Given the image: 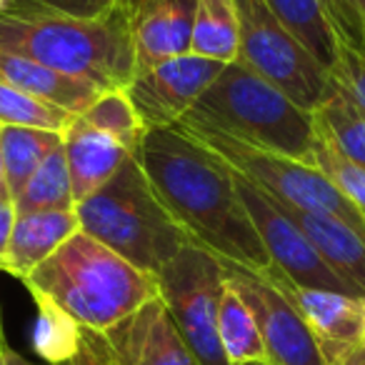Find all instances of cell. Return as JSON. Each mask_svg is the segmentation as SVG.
Segmentation results:
<instances>
[{
	"label": "cell",
	"mask_w": 365,
	"mask_h": 365,
	"mask_svg": "<svg viewBox=\"0 0 365 365\" xmlns=\"http://www.w3.org/2000/svg\"><path fill=\"white\" fill-rule=\"evenodd\" d=\"M235 185H238V195L243 200L245 213H248L270 263L280 275H285L298 288L348 293V288L323 263V258L313 248V243L283 213V208H280L273 195L255 188L253 182L240 178L238 173H235Z\"/></svg>",
	"instance_id": "9c48e42d"
},
{
	"label": "cell",
	"mask_w": 365,
	"mask_h": 365,
	"mask_svg": "<svg viewBox=\"0 0 365 365\" xmlns=\"http://www.w3.org/2000/svg\"><path fill=\"white\" fill-rule=\"evenodd\" d=\"M240 23L235 0H198L190 31V53L215 63L238 61Z\"/></svg>",
	"instance_id": "ffe728a7"
},
{
	"label": "cell",
	"mask_w": 365,
	"mask_h": 365,
	"mask_svg": "<svg viewBox=\"0 0 365 365\" xmlns=\"http://www.w3.org/2000/svg\"><path fill=\"white\" fill-rule=\"evenodd\" d=\"M78 230H81V223H78L76 208L18 213L0 270H6L18 280H26Z\"/></svg>",
	"instance_id": "e0dca14e"
},
{
	"label": "cell",
	"mask_w": 365,
	"mask_h": 365,
	"mask_svg": "<svg viewBox=\"0 0 365 365\" xmlns=\"http://www.w3.org/2000/svg\"><path fill=\"white\" fill-rule=\"evenodd\" d=\"M63 153H66L76 205L108 185L123 163L133 155L115 138L96 130L81 115L73 118L71 125L63 130Z\"/></svg>",
	"instance_id": "9a60e30c"
},
{
	"label": "cell",
	"mask_w": 365,
	"mask_h": 365,
	"mask_svg": "<svg viewBox=\"0 0 365 365\" xmlns=\"http://www.w3.org/2000/svg\"><path fill=\"white\" fill-rule=\"evenodd\" d=\"M275 18L308 48L330 73L338 66L340 38L335 31L333 0H263Z\"/></svg>",
	"instance_id": "d6986e66"
},
{
	"label": "cell",
	"mask_w": 365,
	"mask_h": 365,
	"mask_svg": "<svg viewBox=\"0 0 365 365\" xmlns=\"http://www.w3.org/2000/svg\"><path fill=\"white\" fill-rule=\"evenodd\" d=\"M31 295H43L66 310L81 328L106 333L158 298V278L135 268L78 230L26 280Z\"/></svg>",
	"instance_id": "3957f363"
},
{
	"label": "cell",
	"mask_w": 365,
	"mask_h": 365,
	"mask_svg": "<svg viewBox=\"0 0 365 365\" xmlns=\"http://www.w3.org/2000/svg\"><path fill=\"white\" fill-rule=\"evenodd\" d=\"M333 11L340 43L365 53V0H333Z\"/></svg>",
	"instance_id": "f1b7e54d"
},
{
	"label": "cell",
	"mask_w": 365,
	"mask_h": 365,
	"mask_svg": "<svg viewBox=\"0 0 365 365\" xmlns=\"http://www.w3.org/2000/svg\"><path fill=\"white\" fill-rule=\"evenodd\" d=\"M225 63H215L208 58L175 56L135 71L125 88L143 128H170L188 115L198 98L208 91L210 83L218 78Z\"/></svg>",
	"instance_id": "8fae6325"
},
{
	"label": "cell",
	"mask_w": 365,
	"mask_h": 365,
	"mask_svg": "<svg viewBox=\"0 0 365 365\" xmlns=\"http://www.w3.org/2000/svg\"><path fill=\"white\" fill-rule=\"evenodd\" d=\"M58 365H118V363L113 358L103 333H93V330L83 328V340L78 353L73 358H68L66 363H58Z\"/></svg>",
	"instance_id": "1f68e13d"
},
{
	"label": "cell",
	"mask_w": 365,
	"mask_h": 365,
	"mask_svg": "<svg viewBox=\"0 0 365 365\" xmlns=\"http://www.w3.org/2000/svg\"><path fill=\"white\" fill-rule=\"evenodd\" d=\"M63 143L61 133L38 130V128H0V158H3V175L11 198L21 193L26 180L33 175L43 158Z\"/></svg>",
	"instance_id": "603a6c76"
},
{
	"label": "cell",
	"mask_w": 365,
	"mask_h": 365,
	"mask_svg": "<svg viewBox=\"0 0 365 365\" xmlns=\"http://www.w3.org/2000/svg\"><path fill=\"white\" fill-rule=\"evenodd\" d=\"M3 340H6V338H3V335H0V343H3Z\"/></svg>",
	"instance_id": "60d3db41"
},
{
	"label": "cell",
	"mask_w": 365,
	"mask_h": 365,
	"mask_svg": "<svg viewBox=\"0 0 365 365\" xmlns=\"http://www.w3.org/2000/svg\"><path fill=\"white\" fill-rule=\"evenodd\" d=\"M333 76L365 110V53H358L340 43L338 66H335Z\"/></svg>",
	"instance_id": "f546056e"
},
{
	"label": "cell",
	"mask_w": 365,
	"mask_h": 365,
	"mask_svg": "<svg viewBox=\"0 0 365 365\" xmlns=\"http://www.w3.org/2000/svg\"><path fill=\"white\" fill-rule=\"evenodd\" d=\"M198 0H148L130 18L135 71L190 53V31Z\"/></svg>",
	"instance_id": "2e32d148"
},
{
	"label": "cell",
	"mask_w": 365,
	"mask_h": 365,
	"mask_svg": "<svg viewBox=\"0 0 365 365\" xmlns=\"http://www.w3.org/2000/svg\"><path fill=\"white\" fill-rule=\"evenodd\" d=\"M145 3H148V0H125V8H128V13H130V18L135 16V13L140 11Z\"/></svg>",
	"instance_id": "e575fe53"
},
{
	"label": "cell",
	"mask_w": 365,
	"mask_h": 365,
	"mask_svg": "<svg viewBox=\"0 0 365 365\" xmlns=\"http://www.w3.org/2000/svg\"><path fill=\"white\" fill-rule=\"evenodd\" d=\"M0 335H3V330H0Z\"/></svg>",
	"instance_id": "b9f144b4"
},
{
	"label": "cell",
	"mask_w": 365,
	"mask_h": 365,
	"mask_svg": "<svg viewBox=\"0 0 365 365\" xmlns=\"http://www.w3.org/2000/svg\"><path fill=\"white\" fill-rule=\"evenodd\" d=\"M175 125L193 135L198 143H203L208 150H213L233 173L253 182L255 188L278 198L280 203L305 210V213L335 215V218L365 230V215L355 205H350L330 185L328 178L320 175L308 163L250 148L235 138L213 130V128L200 125V123L180 120Z\"/></svg>",
	"instance_id": "8992f818"
},
{
	"label": "cell",
	"mask_w": 365,
	"mask_h": 365,
	"mask_svg": "<svg viewBox=\"0 0 365 365\" xmlns=\"http://www.w3.org/2000/svg\"><path fill=\"white\" fill-rule=\"evenodd\" d=\"M0 365H36V363L23 358L21 353H16V350L3 340V343H0Z\"/></svg>",
	"instance_id": "836d02e7"
},
{
	"label": "cell",
	"mask_w": 365,
	"mask_h": 365,
	"mask_svg": "<svg viewBox=\"0 0 365 365\" xmlns=\"http://www.w3.org/2000/svg\"><path fill=\"white\" fill-rule=\"evenodd\" d=\"M358 358H360V365H365V345L358 350Z\"/></svg>",
	"instance_id": "f35d334b"
},
{
	"label": "cell",
	"mask_w": 365,
	"mask_h": 365,
	"mask_svg": "<svg viewBox=\"0 0 365 365\" xmlns=\"http://www.w3.org/2000/svg\"><path fill=\"white\" fill-rule=\"evenodd\" d=\"M235 8L240 23L238 61L300 108L318 110L333 88V73L310 56L263 0H235Z\"/></svg>",
	"instance_id": "52a82bcc"
},
{
	"label": "cell",
	"mask_w": 365,
	"mask_h": 365,
	"mask_svg": "<svg viewBox=\"0 0 365 365\" xmlns=\"http://www.w3.org/2000/svg\"><path fill=\"white\" fill-rule=\"evenodd\" d=\"M263 275H268L303 315L325 365L348 358L365 345V298L335 290L298 288L275 268Z\"/></svg>",
	"instance_id": "7c38bea8"
},
{
	"label": "cell",
	"mask_w": 365,
	"mask_h": 365,
	"mask_svg": "<svg viewBox=\"0 0 365 365\" xmlns=\"http://www.w3.org/2000/svg\"><path fill=\"white\" fill-rule=\"evenodd\" d=\"M81 230L135 268L158 275L190 238L170 218L135 155L96 195L76 205Z\"/></svg>",
	"instance_id": "5b68a950"
},
{
	"label": "cell",
	"mask_w": 365,
	"mask_h": 365,
	"mask_svg": "<svg viewBox=\"0 0 365 365\" xmlns=\"http://www.w3.org/2000/svg\"><path fill=\"white\" fill-rule=\"evenodd\" d=\"M330 365H360L358 350H355V353H350L348 358H340V360H335V363H330Z\"/></svg>",
	"instance_id": "d590c367"
},
{
	"label": "cell",
	"mask_w": 365,
	"mask_h": 365,
	"mask_svg": "<svg viewBox=\"0 0 365 365\" xmlns=\"http://www.w3.org/2000/svg\"><path fill=\"white\" fill-rule=\"evenodd\" d=\"M278 205L303 230V235L313 243L323 263L335 273V278L348 288V293L365 298V230L335 215L305 213L280 200Z\"/></svg>",
	"instance_id": "5bb4252c"
},
{
	"label": "cell",
	"mask_w": 365,
	"mask_h": 365,
	"mask_svg": "<svg viewBox=\"0 0 365 365\" xmlns=\"http://www.w3.org/2000/svg\"><path fill=\"white\" fill-rule=\"evenodd\" d=\"M0 51L31 58L101 91H125L135 76L133 23L125 6L76 18L16 0L0 16Z\"/></svg>",
	"instance_id": "7a4b0ae2"
},
{
	"label": "cell",
	"mask_w": 365,
	"mask_h": 365,
	"mask_svg": "<svg viewBox=\"0 0 365 365\" xmlns=\"http://www.w3.org/2000/svg\"><path fill=\"white\" fill-rule=\"evenodd\" d=\"M182 120L200 123L258 150L308 163L315 145V118L285 93L233 61Z\"/></svg>",
	"instance_id": "277c9868"
},
{
	"label": "cell",
	"mask_w": 365,
	"mask_h": 365,
	"mask_svg": "<svg viewBox=\"0 0 365 365\" xmlns=\"http://www.w3.org/2000/svg\"><path fill=\"white\" fill-rule=\"evenodd\" d=\"M170 218L223 263L253 273L273 268L235 185V173L178 125L145 130L135 153Z\"/></svg>",
	"instance_id": "6da1fadb"
},
{
	"label": "cell",
	"mask_w": 365,
	"mask_h": 365,
	"mask_svg": "<svg viewBox=\"0 0 365 365\" xmlns=\"http://www.w3.org/2000/svg\"><path fill=\"white\" fill-rule=\"evenodd\" d=\"M13 3H16V0H0V16H3V13H6L8 8L13 6Z\"/></svg>",
	"instance_id": "8d00e7d4"
},
{
	"label": "cell",
	"mask_w": 365,
	"mask_h": 365,
	"mask_svg": "<svg viewBox=\"0 0 365 365\" xmlns=\"http://www.w3.org/2000/svg\"><path fill=\"white\" fill-rule=\"evenodd\" d=\"M313 118L348 160L365 168V110L335 81V76L328 98L320 103L318 110H313Z\"/></svg>",
	"instance_id": "7402d4cb"
},
{
	"label": "cell",
	"mask_w": 365,
	"mask_h": 365,
	"mask_svg": "<svg viewBox=\"0 0 365 365\" xmlns=\"http://www.w3.org/2000/svg\"><path fill=\"white\" fill-rule=\"evenodd\" d=\"M81 118L88 125L96 128V130L115 138L130 153H135L138 143H140L143 133H145V128H143L140 118H138L125 91H103L98 96V101Z\"/></svg>",
	"instance_id": "4316f807"
},
{
	"label": "cell",
	"mask_w": 365,
	"mask_h": 365,
	"mask_svg": "<svg viewBox=\"0 0 365 365\" xmlns=\"http://www.w3.org/2000/svg\"><path fill=\"white\" fill-rule=\"evenodd\" d=\"M118 365H200L160 298L103 333Z\"/></svg>",
	"instance_id": "4fadbf2b"
},
{
	"label": "cell",
	"mask_w": 365,
	"mask_h": 365,
	"mask_svg": "<svg viewBox=\"0 0 365 365\" xmlns=\"http://www.w3.org/2000/svg\"><path fill=\"white\" fill-rule=\"evenodd\" d=\"M33 300L38 308L36 328H33V348L51 365L66 363L81 348L83 328L66 310H61L43 295H33Z\"/></svg>",
	"instance_id": "d4e9b609"
},
{
	"label": "cell",
	"mask_w": 365,
	"mask_h": 365,
	"mask_svg": "<svg viewBox=\"0 0 365 365\" xmlns=\"http://www.w3.org/2000/svg\"><path fill=\"white\" fill-rule=\"evenodd\" d=\"M155 278L158 298L198 363L228 365L218 340V308L225 288L223 260L188 243Z\"/></svg>",
	"instance_id": "ba28073f"
},
{
	"label": "cell",
	"mask_w": 365,
	"mask_h": 365,
	"mask_svg": "<svg viewBox=\"0 0 365 365\" xmlns=\"http://www.w3.org/2000/svg\"><path fill=\"white\" fill-rule=\"evenodd\" d=\"M225 280L238 290L250 308L263 338L268 363L273 365H325L323 353L303 315L285 293L263 273H253L240 265L223 263Z\"/></svg>",
	"instance_id": "30bf717a"
},
{
	"label": "cell",
	"mask_w": 365,
	"mask_h": 365,
	"mask_svg": "<svg viewBox=\"0 0 365 365\" xmlns=\"http://www.w3.org/2000/svg\"><path fill=\"white\" fill-rule=\"evenodd\" d=\"M13 203H16V213L76 208L63 143L43 158V163L33 170V175L26 180V185L21 188Z\"/></svg>",
	"instance_id": "cb8c5ba5"
},
{
	"label": "cell",
	"mask_w": 365,
	"mask_h": 365,
	"mask_svg": "<svg viewBox=\"0 0 365 365\" xmlns=\"http://www.w3.org/2000/svg\"><path fill=\"white\" fill-rule=\"evenodd\" d=\"M0 81L33 98H41L71 115H83L103 93L93 83L58 73L43 63L6 51H0Z\"/></svg>",
	"instance_id": "ac0fdd59"
},
{
	"label": "cell",
	"mask_w": 365,
	"mask_h": 365,
	"mask_svg": "<svg viewBox=\"0 0 365 365\" xmlns=\"http://www.w3.org/2000/svg\"><path fill=\"white\" fill-rule=\"evenodd\" d=\"M0 190H8L6 188V175H3V158H0Z\"/></svg>",
	"instance_id": "74e56055"
},
{
	"label": "cell",
	"mask_w": 365,
	"mask_h": 365,
	"mask_svg": "<svg viewBox=\"0 0 365 365\" xmlns=\"http://www.w3.org/2000/svg\"><path fill=\"white\" fill-rule=\"evenodd\" d=\"M315 130H318V135H315V145L308 158V165H313L320 175L328 178L330 185H333L350 205H355V208L365 215V168L348 160V158L333 145V140L320 130L318 123H315Z\"/></svg>",
	"instance_id": "484cf974"
},
{
	"label": "cell",
	"mask_w": 365,
	"mask_h": 365,
	"mask_svg": "<svg viewBox=\"0 0 365 365\" xmlns=\"http://www.w3.org/2000/svg\"><path fill=\"white\" fill-rule=\"evenodd\" d=\"M243 365H273V363H243Z\"/></svg>",
	"instance_id": "ab89813d"
},
{
	"label": "cell",
	"mask_w": 365,
	"mask_h": 365,
	"mask_svg": "<svg viewBox=\"0 0 365 365\" xmlns=\"http://www.w3.org/2000/svg\"><path fill=\"white\" fill-rule=\"evenodd\" d=\"M28 3L76 18H98L110 13L113 8L125 6V0H28Z\"/></svg>",
	"instance_id": "4dcf8cb0"
},
{
	"label": "cell",
	"mask_w": 365,
	"mask_h": 365,
	"mask_svg": "<svg viewBox=\"0 0 365 365\" xmlns=\"http://www.w3.org/2000/svg\"><path fill=\"white\" fill-rule=\"evenodd\" d=\"M218 340L228 365L268 363L263 338L250 308L243 303L238 290L225 280L218 308Z\"/></svg>",
	"instance_id": "44dd1931"
},
{
	"label": "cell",
	"mask_w": 365,
	"mask_h": 365,
	"mask_svg": "<svg viewBox=\"0 0 365 365\" xmlns=\"http://www.w3.org/2000/svg\"><path fill=\"white\" fill-rule=\"evenodd\" d=\"M16 203H13L8 190H0V268H3V258H6L8 240L13 233V223H16Z\"/></svg>",
	"instance_id": "d6a6232c"
},
{
	"label": "cell",
	"mask_w": 365,
	"mask_h": 365,
	"mask_svg": "<svg viewBox=\"0 0 365 365\" xmlns=\"http://www.w3.org/2000/svg\"><path fill=\"white\" fill-rule=\"evenodd\" d=\"M73 118L76 115L0 81V128H38L63 135Z\"/></svg>",
	"instance_id": "83f0119b"
}]
</instances>
